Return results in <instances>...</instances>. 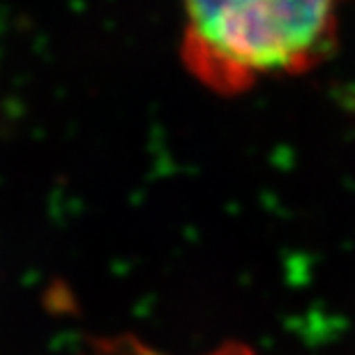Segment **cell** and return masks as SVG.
Here are the masks:
<instances>
[{
	"instance_id": "6da1fadb",
	"label": "cell",
	"mask_w": 355,
	"mask_h": 355,
	"mask_svg": "<svg viewBox=\"0 0 355 355\" xmlns=\"http://www.w3.org/2000/svg\"><path fill=\"white\" fill-rule=\"evenodd\" d=\"M339 0H182L184 58L212 86L300 72L328 51Z\"/></svg>"
},
{
	"instance_id": "7a4b0ae2",
	"label": "cell",
	"mask_w": 355,
	"mask_h": 355,
	"mask_svg": "<svg viewBox=\"0 0 355 355\" xmlns=\"http://www.w3.org/2000/svg\"><path fill=\"white\" fill-rule=\"evenodd\" d=\"M83 355H157V353L141 346L137 339H132V337H118V339H97V342H92L90 349L83 351ZM217 355H247V353L226 351Z\"/></svg>"
}]
</instances>
